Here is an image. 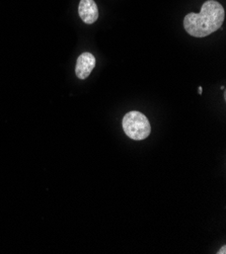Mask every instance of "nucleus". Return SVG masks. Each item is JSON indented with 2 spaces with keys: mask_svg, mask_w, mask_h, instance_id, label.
Segmentation results:
<instances>
[{
  "mask_svg": "<svg viewBox=\"0 0 226 254\" xmlns=\"http://www.w3.org/2000/svg\"><path fill=\"white\" fill-rule=\"evenodd\" d=\"M224 17L223 6L215 0H208L202 5L200 13L190 12L185 16L184 28L192 37L204 38L222 27Z\"/></svg>",
  "mask_w": 226,
  "mask_h": 254,
  "instance_id": "obj_1",
  "label": "nucleus"
},
{
  "mask_svg": "<svg viewBox=\"0 0 226 254\" xmlns=\"http://www.w3.org/2000/svg\"><path fill=\"white\" fill-rule=\"evenodd\" d=\"M123 130L130 139L141 141L146 139L151 132L148 119L141 113L133 111L125 115L122 121Z\"/></svg>",
  "mask_w": 226,
  "mask_h": 254,
  "instance_id": "obj_2",
  "label": "nucleus"
},
{
  "mask_svg": "<svg viewBox=\"0 0 226 254\" xmlns=\"http://www.w3.org/2000/svg\"><path fill=\"white\" fill-rule=\"evenodd\" d=\"M95 66V58L89 52L82 53L76 62L75 74L79 79H86Z\"/></svg>",
  "mask_w": 226,
  "mask_h": 254,
  "instance_id": "obj_3",
  "label": "nucleus"
},
{
  "mask_svg": "<svg viewBox=\"0 0 226 254\" xmlns=\"http://www.w3.org/2000/svg\"><path fill=\"white\" fill-rule=\"evenodd\" d=\"M78 14L83 22L92 24L98 18V8L93 0H80Z\"/></svg>",
  "mask_w": 226,
  "mask_h": 254,
  "instance_id": "obj_4",
  "label": "nucleus"
},
{
  "mask_svg": "<svg viewBox=\"0 0 226 254\" xmlns=\"http://www.w3.org/2000/svg\"><path fill=\"white\" fill-rule=\"evenodd\" d=\"M226 253V246H223L218 252H217V254H225Z\"/></svg>",
  "mask_w": 226,
  "mask_h": 254,
  "instance_id": "obj_5",
  "label": "nucleus"
},
{
  "mask_svg": "<svg viewBox=\"0 0 226 254\" xmlns=\"http://www.w3.org/2000/svg\"><path fill=\"white\" fill-rule=\"evenodd\" d=\"M202 92H203V88L200 86V87L198 88V93H199V94H202Z\"/></svg>",
  "mask_w": 226,
  "mask_h": 254,
  "instance_id": "obj_6",
  "label": "nucleus"
}]
</instances>
